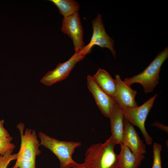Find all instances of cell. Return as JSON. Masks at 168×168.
<instances>
[{
  "mask_svg": "<svg viewBox=\"0 0 168 168\" xmlns=\"http://www.w3.org/2000/svg\"><path fill=\"white\" fill-rule=\"evenodd\" d=\"M61 30L72 40L75 51L82 50L85 47L83 30L78 12L63 17Z\"/></svg>",
  "mask_w": 168,
  "mask_h": 168,
  "instance_id": "cell-7",
  "label": "cell"
},
{
  "mask_svg": "<svg viewBox=\"0 0 168 168\" xmlns=\"http://www.w3.org/2000/svg\"><path fill=\"white\" fill-rule=\"evenodd\" d=\"M116 90L114 99L120 105L131 107L138 106L135 97L137 94L136 90L132 89L130 86L125 84L118 75H116L115 79Z\"/></svg>",
  "mask_w": 168,
  "mask_h": 168,
  "instance_id": "cell-10",
  "label": "cell"
},
{
  "mask_svg": "<svg viewBox=\"0 0 168 168\" xmlns=\"http://www.w3.org/2000/svg\"><path fill=\"white\" fill-rule=\"evenodd\" d=\"M158 95L155 94L139 106L131 107L120 105L124 118L133 126L139 128L148 145L152 144L153 140L146 130L145 122Z\"/></svg>",
  "mask_w": 168,
  "mask_h": 168,
  "instance_id": "cell-5",
  "label": "cell"
},
{
  "mask_svg": "<svg viewBox=\"0 0 168 168\" xmlns=\"http://www.w3.org/2000/svg\"><path fill=\"white\" fill-rule=\"evenodd\" d=\"M102 17L101 15L98 13L97 16L92 21L93 34L87 46L91 50L95 45L102 48H107L116 58V52L114 49V41L106 33Z\"/></svg>",
  "mask_w": 168,
  "mask_h": 168,
  "instance_id": "cell-8",
  "label": "cell"
},
{
  "mask_svg": "<svg viewBox=\"0 0 168 168\" xmlns=\"http://www.w3.org/2000/svg\"><path fill=\"white\" fill-rule=\"evenodd\" d=\"M111 135L116 144H123L124 135V116L120 105L116 103L114 105L109 118Z\"/></svg>",
  "mask_w": 168,
  "mask_h": 168,
  "instance_id": "cell-12",
  "label": "cell"
},
{
  "mask_svg": "<svg viewBox=\"0 0 168 168\" xmlns=\"http://www.w3.org/2000/svg\"><path fill=\"white\" fill-rule=\"evenodd\" d=\"M87 80L88 88L93 95L100 111L105 117L109 118L116 101L98 86L92 76L88 75Z\"/></svg>",
  "mask_w": 168,
  "mask_h": 168,
  "instance_id": "cell-9",
  "label": "cell"
},
{
  "mask_svg": "<svg viewBox=\"0 0 168 168\" xmlns=\"http://www.w3.org/2000/svg\"><path fill=\"white\" fill-rule=\"evenodd\" d=\"M120 165L121 168H138L145 158L144 155L134 154L128 147L120 145Z\"/></svg>",
  "mask_w": 168,
  "mask_h": 168,
  "instance_id": "cell-14",
  "label": "cell"
},
{
  "mask_svg": "<svg viewBox=\"0 0 168 168\" xmlns=\"http://www.w3.org/2000/svg\"><path fill=\"white\" fill-rule=\"evenodd\" d=\"M161 145L155 143L153 146V162L152 168H162L161 153Z\"/></svg>",
  "mask_w": 168,
  "mask_h": 168,
  "instance_id": "cell-17",
  "label": "cell"
},
{
  "mask_svg": "<svg viewBox=\"0 0 168 168\" xmlns=\"http://www.w3.org/2000/svg\"><path fill=\"white\" fill-rule=\"evenodd\" d=\"M21 136V143L17 154L16 161L12 168H36V156L40 155L41 145L36 132L34 129L26 128L22 123L16 126Z\"/></svg>",
  "mask_w": 168,
  "mask_h": 168,
  "instance_id": "cell-2",
  "label": "cell"
},
{
  "mask_svg": "<svg viewBox=\"0 0 168 168\" xmlns=\"http://www.w3.org/2000/svg\"><path fill=\"white\" fill-rule=\"evenodd\" d=\"M40 144L49 149L58 158L59 168H73L77 163L72 158L76 149L81 145L79 142L60 141L40 132Z\"/></svg>",
  "mask_w": 168,
  "mask_h": 168,
  "instance_id": "cell-4",
  "label": "cell"
},
{
  "mask_svg": "<svg viewBox=\"0 0 168 168\" xmlns=\"http://www.w3.org/2000/svg\"><path fill=\"white\" fill-rule=\"evenodd\" d=\"M73 168H86L83 163L79 164L77 163Z\"/></svg>",
  "mask_w": 168,
  "mask_h": 168,
  "instance_id": "cell-21",
  "label": "cell"
},
{
  "mask_svg": "<svg viewBox=\"0 0 168 168\" xmlns=\"http://www.w3.org/2000/svg\"><path fill=\"white\" fill-rule=\"evenodd\" d=\"M123 145L128 147L134 154L144 155L146 153V145L139 137L133 126L125 118Z\"/></svg>",
  "mask_w": 168,
  "mask_h": 168,
  "instance_id": "cell-11",
  "label": "cell"
},
{
  "mask_svg": "<svg viewBox=\"0 0 168 168\" xmlns=\"http://www.w3.org/2000/svg\"><path fill=\"white\" fill-rule=\"evenodd\" d=\"M112 135L103 143L91 145L86 150L83 164L86 168H121L120 156L114 151Z\"/></svg>",
  "mask_w": 168,
  "mask_h": 168,
  "instance_id": "cell-1",
  "label": "cell"
},
{
  "mask_svg": "<svg viewBox=\"0 0 168 168\" xmlns=\"http://www.w3.org/2000/svg\"><path fill=\"white\" fill-rule=\"evenodd\" d=\"M91 50L86 45L82 49L75 51L68 60L58 64L55 69L48 72L41 79L40 82L46 86H49L65 79L76 64L83 60Z\"/></svg>",
  "mask_w": 168,
  "mask_h": 168,
  "instance_id": "cell-6",
  "label": "cell"
},
{
  "mask_svg": "<svg viewBox=\"0 0 168 168\" xmlns=\"http://www.w3.org/2000/svg\"><path fill=\"white\" fill-rule=\"evenodd\" d=\"M12 139L11 136L0 138V155H3L10 149H14L15 145L11 142Z\"/></svg>",
  "mask_w": 168,
  "mask_h": 168,
  "instance_id": "cell-18",
  "label": "cell"
},
{
  "mask_svg": "<svg viewBox=\"0 0 168 168\" xmlns=\"http://www.w3.org/2000/svg\"><path fill=\"white\" fill-rule=\"evenodd\" d=\"M151 125L154 127H156L159 129L168 133V127L163 124H161L158 121L153 122Z\"/></svg>",
  "mask_w": 168,
  "mask_h": 168,
  "instance_id": "cell-20",
  "label": "cell"
},
{
  "mask_svg": "<svg viewBox=\"0 0 168 168\" xmlns=\"http://www.w3.org/2000/svg\"><path fill=\"white\" fill-rule=\"evenodd\" d=\"M14 149H10L3 155H0V168H7L10 163L16 160L17 154H12Z\"/></svg>",
  "mask_w": 168,
  "mask_h": 168,
  "instance_id": "cell-16",
  "label": "cell"
},
{
  "mask_svg": "<svg viewBox=\"0 0 168 168\" xmlns=\"http://www.w3.org/2000/svg\"><path fill=\"white\" fill-rule=\"evenodd\" d=\"M58 8L60 13L66 17L78 12L79 5L73 0H50Z\"/></svg>",
  "mask_w": 168,
  "mask_h": 168,
  "instance_id": "cell-15",
  "label": "cell"
},
{
  "mask_svg": "<svg viewBox=\"0 0 168 168\" xmlns=\"http://www.w3.org/2000/svg\"><path fill=\"white\" fill-rule=\"evenodd\" d=\"M4 119L0 120V138L7 137L10 136L8 131L4 126Z\"/></svg>",
  "mask_w": 168,
  "mask_h": 168,
  "instance_id": "cell-19",
  "label": "cell"
},
{
  "mask_svg": "<svg viewBox=\"0 0 168 168\" xmlns=\"http://www.w3.org/2000/svg\"><path fill=\"white\" fill-rule=\"evenodd\" d=\"M168 58L167 47L163 51L158 52L153 60L143 71L131 77L125 78L124 82L130 86L135 83L140 84L143 86L146 93L153 91L159 83L161 67Z\"/></svg>",
  "mask_w": 168,
  "mask_h": 168,
  "instance_id": "cell-3",
  "label": "cell"
},
{
  "mask_svg": "<svg viewBox=\"0 0 168 168\" xmlns=\"http://www.w3.org/2000/svg\"><path fill=\"white\" fill-rule=\"evenodd\" d=\"M92 77L98 86L114 99L116 82L115 79L112 78L110 74L105 70L99 68L96 73Z\"/></svg>",
  "mask_w": 168,
  "mask_h": 168,
  "instance_id": "cell-13",
  "label": "cell"
}]
</instances>
